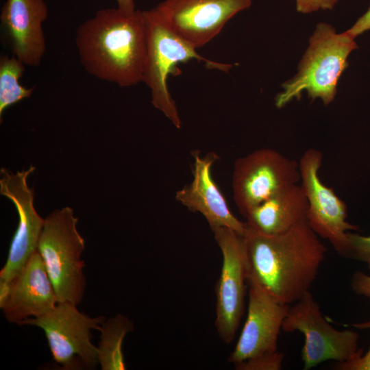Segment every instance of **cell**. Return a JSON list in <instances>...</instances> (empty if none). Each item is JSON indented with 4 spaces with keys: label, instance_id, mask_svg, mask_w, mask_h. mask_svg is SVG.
Returning <instances> with one entry per match:
<instances>
[{
    "label": "cell",
    "instance_id": "obj_1",
    "mask_svg": "<svg viewBox=\"0 0 370 370\" xmlns=\"http://www.w3.org/2000/svg\"><path fill=\"white\" fill-rule=\"evenodd\" d=\"M244 237L248 282L259 284L288 305L310 291L327 248L306 218L276 234H264L246 225Z\"/></svg>",
    "mask_w": 370,
    "mask_h": 370
},
{
    "label": "cell",
    "instance_id": "obj_2",
    "mask_svg": "<svg viewBox=\"0 0 370 370\" xmlns=\"http://www.w3.org/2000/svg\"><path fill=\"white\" fill-rule=\"evenodd\" d=\"M75 44L80 62L91 75L121 87L143 82L147 53L143 11L101 9L79 25Z\"/></svg>",
    "mask_w": 370,
    "mask_h": 370
},
{
    "label": "cell",
    "instance_id": "obj_3",
    "mask_svg": "<svg viewBox=\"0 0 370 370\" xmlns=\"http://www.w3.org/2000/svg\"><path fill=\"white\" fill-rule=\"evenodd\" d=\"M356 38L345 32L336 33L330 24L320 23L309 40L297 73L282 85L283 90L275 98L278 108L306 91L312 100L320 99L331 103L336 94L338 80L348 65L347 58L358 48Z\"/></svg>",
    "mask_w": 370,
    "mask_h": 370
},
{
    "label": "cell",
    "instance_id": "obj_4",
    "mask_svg": "<svg viewBox=\"0 0 370 370\" xmlns=\"http://www.w3.org/2000/svg\"><path fill=\"white\" fill-rule=\"evenodd\" d=\"M147 32V53L143 82L150 89L151 103L177 128L181 119L175 103L169 92L168 79L180 75L178 65L192 60L202 61L207 69L227 73L231 64L215 62L201 56L197 49L173 33L152 9L143 10Z\"/></svg>",
    "mask_w": 370,
    "mask_h": 370
},
{
    "label": "cell",
    "instance_id": "obj_5",
    "mask_svg": "<svg viewBox=\"0 0 370 370\" xmlns=\"http://www.w3.org/2000/svg\"><path fill=\"white\" fill-rule=\"evenodd\" d=\"M78 218L70 207L56 209L45 219L38 251L45 263L58 301L79 304L86 280L82 254L85 242L77 229Z\"/></svg>",
    "mask_w": 370,
    "mask_h": 370
},
{
    "label": "cell",
    "instance_id": "obj_6",
    "mask_svg": "<svg viewBox=\"0 0 370 370\" xmlns=\"http://www.w3.org/2000/svg\"><path fill=\"white\" fill-rule=\"evenodd\" d=\"M76 306L67 301L58 303L50 312L28 318L19 325L36 326L44 331L53 360L60 369H94L99 358L91 330H99L106 317H90L79 312Z\"/></svg>",
    "mask_w": 370,
    "mask_h": 370
},
{
    "label": "cell",
    "instance_id": "obj_7",
    "mask_svg": "<svg viewBox=\"0 0 370 370\" xmlns=\"http://www.w3.org/2000/svg\"><path fill=\"white\" fill-rule=\"evenodd\" d=\"M282 330L299 331L304 336L301 350L304 370L328 360L338 363L352 361L363 354L362 349L358 347V333L332 327L322 314L310 291L290 305Z\"/></svg>",
    "mask_w": 370,
    "mask_h": 370
},
{
    "label": "cell",
    "instance_id": "obj_8",
    "mask_svg": "<svg viewBox=\"0 0 370 370\" xmlns=\"http://www.w3.org/2000/svg\"><path fill=\"white\" fill-rule=\"evenodd\" d=\"M322 160L320 151L310 148L298 162L301 186L308 201L306 220L320 238L328 240L340 256L348 258V232L359 227L347 221L345 203L321 180L319 171Z\"/></svg>",
    "mask_w": 370,
    "mask_h": 370
},
{
    "label": "cell",
    "instance_id": "obj_9",
    "mask_svg": "<svg viewBox=\"0 0 370 370\" xmlns=\"http://www.w3.org/2000/svg\"><path fill=\"white\" fill-rule=\"evenodd\" d=\"M299 181L297 162L275 149H259L235 161L233 199L245 217L252 208Z\"/></svg>",
    "mask_w": 370,
    "mask_h": 370
},
{
    "label": "cell",
    "instance_id": "obj_10",
    "mask_svg": "<svg viewBox=\"0 0 370 370\" xmlns=\"http://www.w3.org/2000/svg\"><path fill=\"white\" fill-rule=\"evenodd\" d=\"M223 256L217 282L215 326L225 343L233 341L244 312L248 284L247 250L244 234L221 227L212 231Z\"/></svg>",
    "mask_w": 370,
    "mask_h": 370
},
{
    "label": "cell",
    "instance_id": "obj_11",
    "mask_svg": "<svg viewBox=\"0 0 370 370\" xmlns=\"http://www.w3.org/2000/svg\"><path fill=\"white\" fill-rule=\"evenodd\" d=\"M35 169L33 165L16 173L5 167L0 169V194L13 203L19 219L7 260L0 271V291L17 276L38 248L45 219L36 212L34 190L27 184L28 176Z\"/></svg>",
    "mask_w": 370,
    "mask_h": 370
},
{
    "label": "cell",
    "instance_id": "obj_12",
    "mask_svg": "<svg viewBox=\"0 0 370 370\" xmlns=\"http://www.w3.org/2000/svg\"><path fill=\"white\" fill-rule=\"evenodd\" d=\"M251 3L252 0H164L151 9L173 33L198 49Z\"/></svg>",
    "mask_w": 370,
    "mask_h": 370
},
{
    "label": "cell",
    "instance_id": "obj_13",
    "mask_svg": "<svg viewBox=\"0 0 370 370\" xmlns=\"http://www.w3.org/2000/svg\"><path fill=\"white\" fill-rule=\"evenodd\" d=\"M249 300L245 324L228 361L233 365L278 351V341L290 305L265 288L248 282Z\"/></svg>",
    "mask_w": 370,
    "mask_h": 370
},
{
    "label": "cell",
    "instance_id": "obj_14",
    "mask_svg": "<svg viewBox=\"0 0 370 370\" xmlns=\"http://www.w3.org/2000/svg\"><path fill=\"white\" fill-rule=\"evenodd\" d=\"M57 296L38 249L17 276L0 291V308L8 321L20 323L50 312Z\"/></svg>",
    "mask_w": 370,
    "mask_h": 370
},
{
    "label": "cell",
    "instance_id": "obj_15",
    "mask_svg": "<svg viewBox=\"0 0 370 370\" xmlns=\"http://www.w3.org/2000/svg\"><path fill=\"white\" fill-rule=\"evenodd\" d=\"M48 17L44 0H6L1 27L12 53L25 65L38 66L46 51L42 23Z\"/></svg>",
    "mask_w": 370,
    "mask_h": 370
},
{
    "label": "cell",
    "instance_id": "obj_16",
    "mask_svg": "<svg viewBox=\"0 0 370 370\" xmlns=\"http://www.w3.org/2000/svg\"><path fill=\"white\" fill-rule=\"evenodd\" d=\"M193 156L195 160L193 180L176 192V200L189 210L201 213L212 231L225 227L244 234L245 222L240 221L232 214L212 177L211 169L218 158L217 155L210 152L201 156L195 151Z\"/></svg>",
    "mask_w": 370,
    "mask_h": 370
},
{
    "label": "cell",
    "instance_id": "obj_17",
    "mask_svg": "<svg viewBox=\"0 0 370 370\" xmlns=\"http://www.w3.org/2000/svg\"><path fill=\"white\" fill-rule=\"evenodd\" d=\"M308 201L301 184L291 185L252 208L246 225L264 234L284 232L306 218Z\"/></svg>",
    "mask_w": 370,
    "mask_h": 370
},
{
    "label": "cell",
    "instance_id": "obj_18",
    "mask_svg": "<svg viewBox=\"0 0 370 370\" xmlns=\"http://www.w3.org/2000/svg\"><path fill=\"white\" fill-rule=\"evenodd\" d=\"M134 330L132 322L119 313L102 323L98 343L99 365L101 370H125L126 368L122 350L126 334Z\"/></svg>",
    "mask_w": 370,
    "mask_h": 370
},
{
    "label": "cell",
    "instance_id": "obj_19",
    "mask_svg": "<svg viewBox=\"0 0 370 370\" xmlns=\"http://www.w3.org/2000/svg\"><path fill=\"white\" fill-rule=\"evenodd\" d=\"M25 64L14 56L0 58V119L5 110L25 99L29 98L34 88H27L19 81L23 75Z\"/></svg>",
    "mask_w": 370,
    "mask_h": 370
},
{
    "label": "cell",
    "instance_id": "obj_20",
    "mask_svg": "<svg viewBox=\"0 0 370 370\" xmlns=\"http://www.w3.org/2000/svg\"><path fill=\"white\" fill-rule=\"evenodd\" d=\"M284 354L278 351L261 354L234 365L236 370H280Z\"/></svg>",
    "mask_w": 370,
    "mask_h": 370
},
{
    "label": "cell",
    "instance_id": "obj_21",
    "mask_svg": "<svg viewBox=\"0 0 370 370\" xmlns=\"http://www.w3.org/2000/svg\"><path fill=\"white\" fill-rule=\"evenodd\" d=\"M349 254L348 258L363 262L370 271V235L348 232Z\"/></svg>",
    "mask_w": 370,
    "mask_h": 370
},
{
    "label": "cell",
    "instance_id": "obj_22",
    "mask_svg": "<svg viewBox=\"0 0 370 370\" xmlns=\"http://www.w3.org/2000/svg\"><path fill=\"white\" fill-rule=\"evenodd\" d=\"M358 330L370 329V320L362 323H354L347 325ZM338 370H370V347L365 354L352 361L336 362L334 365Z\"/></svg>",
    "mask_w": 370,
    "mask_h": 370
},
{
    "label": "cell",
    "instance_id": "obj_23",
    "mask_svg": "<svg viewBox=\"0 0 370 370\" xmlns=\"http://www.w3.org/2000/svg\"><path fill=\"white\" fill-rule=\"evenodd\" d=\"M338 0H295L296 10L302 14H309L319 10H332Z\"/></svg>",
    "mask_w": 370,
    "mask_h": 370
},
{
    "label": "cell",
    "instance_id": "obj_24",
    "mask_svg": "<svg viewBox=\"0 0 370 370\" xmlns=\"http://www.w3.org/2000/svg\"><path fill=\"white\" fill-rule=\"evenodd\" d=\"M350 287L355 294L370 299V275L354 271L350 278Z\"/></svg>",
    "mask_w": 370,
    "mask_h": 370
},
{
    "label": "cell",
    "instance_id": "obj_25",
    "mask_svg": "<svg viewBox=\"0 0 370 370\" xmlns=\"http://www.w3.org/2000/svg\"><path fill=\"white\" fill-rule=\"evenodd\" d=\"M370 30V6L356 23L345 32L354 38Z\"/></svg>",
    "mask_w": 370,
    "mask_h": 370
},
{
    "label": "cell",
    "instance_id": "obj_26",
    "mask_svg": "<svg viewBox=\"0 0 370 370\" xmlns=\"http://www.w3.org/2000/svg\"><path fill=\"white\" fill-rule=\"evenodd\" d=\"M116 1L117 8L125 12L131 13L136 10L134 0H116Z\"/></svg>",
    "mask_w": 370,
    "mask_h": 370
}]
</instances>
